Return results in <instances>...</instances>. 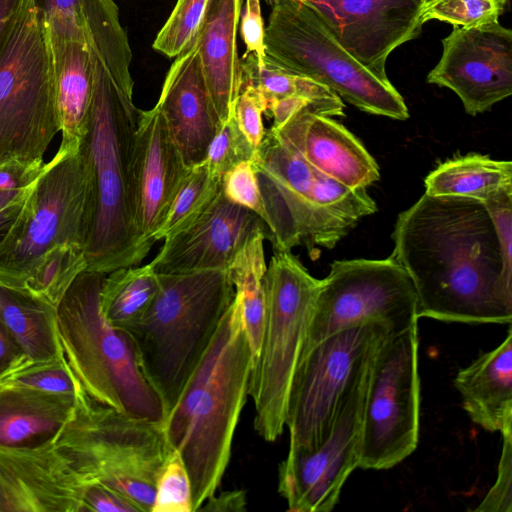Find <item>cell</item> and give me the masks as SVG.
<instances>
[{"mask_svg":"<svg viewBox=\"0 0 512 512\" xmlns=\"http://www.w3.org/2000/svg\"><path fill=\"white\" fill-rule=\"evenodd\" d=\"M391 256L416 291L418 318L510 324L512 268L479 200L423 194L402 211Z\"/></svg>","mask_w":512,"mask_h":512,"instance_id":"obj_1","label":"cell"},{"mask_svg":"<svg viewBox=\"0 0 512 512\" xmlns=\"http://www.w3.org/2000/svg\"><path fill=\"white\" fill-rule=\"evenodd\" d=\"M90 53V52H89ZM93 94L79 145L88 175L84 254L87 270L136 266L150 252L140 227L137 129L140 111L90 53Z\"/></svg>","mask_w":512,"mask_h":512,"instance_id":"obj_2","label":"cell"},{"mask_svg":"<svg viewBox=\"0 0 512 512\" xmlns=\"http://www.w3.org/2000/svg\"><path fill=\"white\" fill-rule=\"evenodd\" d=\"M252 354L233 298L164 421L168 443L187 469L193 512L214 495L228 466L248 396Z\"/></svg>","mask_w":512,"mask_h":512,"instance_id":"obj_3","label":"cell"},{"mask_svg":"<svg viewBox=\"0 0 512 512\" xmlns=\"http://www.w3.org/2000/svg\"><path fill=\"white\" fill-rule=\"evenodd\" d=\"M159 291L126 331L166 417L209 347L234 298L227 269L158 274Z\"/></svg>","mask_w":512,"mask_h":512,"instance_id":"obj_4","label":"cell"},{"mask_svg":"<svg viewBox=\"0 0 512 512\" xmlns=\"http://www.w3.org/2000/svg\"><path fill=\"white\" fill-rule=\"evenodd\" d=\"M105 273L81 272L56 308L66 362L93 401L137 418L164 422L163 404L144 376L135 343L100 306Z\"/></svg>","mask_w":512,"mask_h":512,"instance_id":"obj_5","label":"cell"},{"mask_svg":"<svg viewBox=\"0 0 512 512\" xmlns=\"http://www.w3.org/2000/svg\"><path fill=\"white\" fill-rule=\"evenodd\" d=\"M55 443L86 481L110 487L142 512H151L157 476L172 452L164 422H153L103 406L81 389L71 417Z\"/></svg>","mask_w":512,"mask_h":512,"instance_id":"obj_6","label":"cell"},{"mask_svg":"<svg viewBox=\"0 0 512 512\" xmlns=\"http://www.w3.org/2000/svg\"><path fill=\"white\" fill-rule=\"evenodd\" d=\"M273 251L263 280L262 338L248 388L255 406L254 429L268 442L284 430L291 381L321 286V279L291 251Z\"/></svg>","mask_w":512,"mask_h":512,"instance_id":"obj_7","label":"cell"},{"mask_svg":"<svg viewBox=\"0 0 512 512\" xmlns=\"http://www.w3.org/2000/svg\"><path fill=\"white\" fill-rule=\"evenodd\" d=\"M264 33L266 58L281 69L315 80L359 110L395 120L409 118L393 84L352 56L302 0H271Z\"/></svg>","mask_w":512,"mask_h":512,"instance_id":"obj_8","label":"cell"},{"mask_svg":"<svg viewBox=\"0 0 512 512\" xmlns=\"http://www.w3.org/2000/svg\"><path fill=\"white\" fill-rule=\"evenodd\" d=\"M58 132L48 29L33 1L23 0L0 56V166L43 162Z\"/></svg>","mask_w":512,"mask_h":512,"instance_id":"obj_9","label":"cell"},{"mask_svg":"<svg viewBox=\"0 0 512 512\" xmlns=\"http://www.w3.org/2000/svg\"><path fill=\"white\" fill-rule=\"evenodd\" d=\"M390 333L383 323H360L300 354L286 407L289 449H314L328 437L349 392Z\"/></svg>","mask_w":512,"mask_h":512,"instance_id":"obj_10","label":"cell"},{"mask_svg":"<svg viewBox=\"0 0 512 512\" xmlns=\"http://www.w3.org/2000/svg\"><path fill=\"white\" fill-rule=\"evenodd\" d=\"M88 175L78 149L59 146L0 244V283L21 289L38 260L60 244L84 246Z\"/></svg>","mask_w":512,"mask_h":512,"instance_id":"obj_11","label":"cell"},{"mask_svg":"<svg viewBox=\"0 0 512 512\" xmlns=\"http://www.w3.org/2000/svg\"><path fill=\"white\" fill-rule=\"evenodd\" d=\"M420 379L417 324L390 333L380 344L370 366L365 394L359 465L362 469H389L418 445Z\"/></svg>","mask_w":512,"mask_h":512,"instance_id":"obj_12","label":"cell"},{"mask_svg":"<svg viewBox=\"0 0 512 512\" xmlns=\"http://www.w3.org/2000/svg\"><path fill=\"white\" fill-rule=\"evenodd\" d=\"M418 319L411 278L391 255L381 260H336L321 279L301 353L356 324L380 322L394 334Z\"/></svg>","mask_w":512,"mask_h":512,"instance_id":"obj_13","label":"cell"},{"mask_svg":"<svg viewBox=\"0 0 512 512\" xmlns=\"http://www.w3.org/2000/svg\"><path fill=\"white\" fill-rule=\"evenodd\" d=\"M370 366L349 392L328 437L314 449H289L279 464L278 492L289 511L329 512L338 503L344 483L359 465Z\"/></svg>","mask_w":512,"mask_h":512,"instance_id":"obj_14","label":"cell"},{"mask_svg":"<svg viewBox=\"0 0 512 512\" xmlns=\"http://www.w3.org/2000/svg\"><path fill=\"white\" fill-rule=\"evenodd\" d=\"M427 82L452 90L471 116L512 94V31L499 22L453 27Z\"/></svg>","mask_w":512,"mask_h":512,"instance_id":"obj_15","label":"cell"},{"mask_svg":"<svg viewBox=\"0 0 512 512\" xmlns=\"http://www.w3.org/2000/svg\"><path fill=\"white\" fill-rule=\"evenodd\" d=\"M312 6L338 42L384 82L388 56L422 33L428 0H302Z\"/></svg>","mask_w":512,"mask_h":512,"instance_id":"obj_16","label":"cell"},{"mask_svg":"<svg viewBox=\"0 0 512 512\" xmlns=\"http://www.w3.org/2000/svg\"><path fill=\"white\" fill-rule=\"evenodd\" d=\"M56 446L0 445V512H84L86 483Z\"/></svg>","mask_w":512,"mask_h":512,"instance_id":"obj_17","label":"cell"},{"mask_svg":"<svg viewBox=\"0 0 512 512\" xmlns=\"http://www.w3.org/2000/svg\"><path fill=\"white\" fill-rule=\"evenodd\" d=\"M258 233L271 243L272 233L264 220L228 200L221 190L191 225L164 239L150 265L157 274L227 269L246 242Z\"/></svg>","mask_w":512,"mask_h":512,"instance_id":"obj_18","label":"cell"},{"mask_svg":"<svg viewBox=\"0 0 512 512\" xmlns=\"http://www.w3.org/2000/svg\"><path fill=\"white\" fill-rule=\"evenodd\" d=\"M253 164L272 233L273 250L306 245L314 169L272 128L256 149Z\"/></svg>","mask_w":512,"mask_h":512,"instance_id":"obj_19","label":"cell"},{"mask_svg":"<svg viewBox=\"0 0 512 512\" xmlns=\"http://www.w3.org/2000/svg\"><path fill=\"white\" fill-rule=\"evenodd\" d=\"M155 106L185 164L192 168L203 162L222 123L207 89L196 38L175 57Z\"/></svg>","mask_w":512,"mask_h":512,"instance_id":"obj_20","label":"cell"},{"mask_svg":"<svg viewBox=\"0 0 512 512\" xmlns=\"http://www.w3.org/2000/svg\"><path fill=\"white\" fill-rule=\"evenodd\" d=\"M272 129L313 169L329 178L353 188H366L380 178L378 164L362 142L329 116L303 109Z\"/></svg>","mask_w":512,"mask_h":512,"instance_id":"obj_21","label":"cell"},{"mask_svg":"<svg viewBox=\"0 0 512 512\" xmlns=\"http://www.w3.org/2000/svg\"><path fill=\"white\" fill-rule=\"evenodd\" d=\"M137 143L140 227L144 239L153 246L154 235L190 168L156 106L140 111Z\"/></svg>","mask_w":512,"mask_h":512,"instance_id":"obj_22","label":"cell"},{"mask_svg":"<svg viewBox=\"0 0 512 512\" xmlns=\"http://www.w3.org/2000/svg\"><path fill=\"white\" fill-rule=\"evenodd\" d=\"M242 0H209L196 40L203 75L221 123L234 116L242 90L237 32Z\"/></svg>","mask_w":512,"mask_h":512,"instance_id":"obj_23","label":"cell"},{"mask_svg":"<svg viewBox=\"0 0 512 512\" xmlns=\"http://www.w3.org/2000/svg\"><path fill=\"white\" fill-rule=\"evenodd\" d=\"M463 409L489 432L512 424V331L498 347L485 352L454 378Z\"/></svg>","mask_w":512,"mask_h":512,"instance_id":"obj_24","label":"cell"},{"mask_svg":"<svg viewBox=\"0 0 512 512\" xmlns=\"http://www.w3.org/2000/svg\"><path fill=\"white\" fill-rule=\"evenodd\" d=\"M61 143L78 149L88 125L93 94V70L86 42L49 35Z\"/></svg>","mask_w":512,"mask_h":512,"instance_id":"obj_25","label":"cell"},{"mask_svg":"<svg viewBox=\"0 0 512 512\" xmlns=\"http://www.w3.org/2000/svg\"><path fill=\"white\" fill-rule=\"evenodd\" d=\"M76 396L0 388V445L32 446L54 439L72 415Z\"/></svg>","mask_w":512,"mask_h":512,"instance_id":"obj_26","label":"cell"},{"mask_svg":"<svg viewBox=\"0 0 512 512\" xmlns=\"http://www.w3.org/2000/svg\"><path fill=\"white\" fill-rule=\"evenodd\" d=\"M377 211L366 188H353L314 169L311 215L306 249L311 259L332 249L365 216Z\"/></svg>","mask_w":512,"mask_h":512,"instance_id":"obj_27","label":"cell"},{"mask_svg":"<svg viewBox=\"0 0 512 512\" xmlns=\"http://www.w3.org/2000/svg\"><path fill=\"white\" fill-rule=\"evenodd\" d=\"M0 320L29 362L63 357L56 308L27 292L0 283Z\"/></svg>","mask_w":512,"mask_h":512,"instance_id":"obj_28","label":"cell"},{"mask_svg":"<svg viewBox=\"0 0 512 512\" xmlns=\"http://www.w3.org/2000/svg\"><path fill=\"white\" fill-rule=\"evenodd\" d=\"M425 194L486 202L512 192V162L469 153L440 163L424 181Z\"/></svg>","mask_w":512,"mask_h":512,"instance_id":"obj_29","label":"cell"},{"mask_svg":"<svg viewBox=\"0 0 512 512\" xmlns=\"http://www.w3.org/2000/svg\"><path fill=\"white\" fill-rule=\"evenodd\" d=\"M265 240L262 233L252 236L227 268L251 350L252 364L260 348L265 318Z\"/></svg>","mask_w":512,"mask_h":512,"instance_id":"obj_30","label":"cell"},{"mask_svg":"<svg viewBox=\"0 0 512 512\" xmlns=\"http://www.w3.org/2000/svg\"><path fill=\"white\" fill-rule=\"evenodd\" d=\"M159 285V276L150 263L116 269L103 281L101 310L112 325L125 329L143 316Z\"/></svg>","mask_w":512,"mask_h":512,"instance_id":"obj_31","label":"cell"},{"mask_svg":"<svg viewBox=\"0 0 512 512\" xmlns=\"http://www.w3.org/2000/svg\"><path fill=\"white\" fill-rule=\"evenodd\" d=\"M243 85L253 86L269 101L291 96H300L316 104L326 116H343L342 99L325 85L310 78L285 71L265 58L259 66L254 54L240 58ZM243 87V86H242Z\"/></svg>","mask_w":512,"mask_h":512,"instance_id":"obj_32","label":"cell"},{"mask_svg":"<svg viewBox=\"0 0 512 512\" xmlns=\"http://www.w3.org/2000/svg\"><path fill=\"white\" fill-rule=\"evenodd\" d=\"M86 269L81 245L60 244L38 260L21 290L57 308L71 284Z\"/></svg>","mask_w":512,"mask_h":512,"instance_id":"obj_33","label":"cell"},{"mask_svg":"<svg viewBox=\"0 0 512 512\" xmlns=\"http://www.w3.org/2000/svg\"><path fill=\"white\" fill-rule=\"evenodd\" d=\"M221 191V179L211 173L205 161L190 168L170 209L154 235L168 238L191 225L210 206Z\"/></svg>","mask_w":512,"mask_h":512,"instance_id":"obj_34","label":"cell"},{"mask_svg":"<svg viewBox=\"0 0 512 512\" xmlns=\"http://www.w3.org/2000/svg\"><path fill=\"white\" fill-rule=\"evenodd\" d=\"M1 387H18L74 396L81 390L64 356L43 362L26 360L0 375Z\"/></svg>","mask_w":512,"mask_h":512,"instance_id":"obj_35","label":"cell"},{"mask_svg":"<svg viewBox=\"0 0 512 512\" xmlns=\"http://www.w3.org/2000/svg\"><path fill=\"white\" fill-rule=\"evenodd\" d=\"M509 0H428L422 10L423 24L430 20L453 27L472 28L499 22Z\"/></svg>","mask_w":512,"mask_h":512,"instance_id":"obj_36","label":"cell"},{"mask_svg":"<svg viewBox=\"0 0 512 512\" xmlns=\"http://www.w3.org/2000/svg\"><path fill=\"white\" fill-rule=\"evenodd\" d=\"M208 3L209 0H177L153 48L169 58L184 51L196 38Z\"/></svg>","mask_w":512,"mask_h":512,"instance_id":"obj_37","label":"cell"},{"mask_svg":"<svg viewBox=\"0 0 512 512\" xmlns=\"http://www.w3.org/2000/svg\"><path fill=\"white\" fill-rule=\"evenodd\" d=\"M43 162L26 165L16 161L0 166V244L18 216Z\"/></svg>","mask_w":512,"mask_h":512,"instance_id":"obj_38","label":"cell"},{"mask_svg":"<svg viewBox=\"0 0 512 512\" xmlns=\"http://www.w3.org/2000/svg\"><path fill=\"white\" fill-rule=\"evenodd\" d=\"M151 512H193L190 477L180 454L174 449L157 476Z\"/></svg>","mask_w":512,"mask_h":512,"instance_id":"obj_39","label":"cell"},{"mask_svg":"<svg viewBox=\"0 0 512 512\" xmlns=\"http://www.w3.org/2000/svg\"><path fill=\"white\" fill-rule=\"evenodd\" d=\"M255 153L256 148L249 143L233 116L219 127L208 146L204 161L211 173L222 179L237 164L253 160Z\"/></svg>","mask_w":512,"mask_h":512,"instance_id":"obj_40","label":"cell"},{"mask_svg":"<svg viewBox=\"0 0 512 512\" xmlns=\"http://www.w3.org/2000/svg\"><path fill=\"white\" fill-rule=\"evenodd\" d=\"M221 190L228 200L254 212L267 224V214L252 160L241 162L227 171L221 179Z\"/></svg>","mask_w":512,"mask_h":512,"instance_id":"obj_41","label":"cell"},{"mask_svg":"<svg viewBox=\"0 0 512 512\" xmlns=\"http://www.w3.org/2000/svg\"><path fill=\"white\" fill-rule=\"evenodd\" d=\"M41 12L48 34L61 39L85 41L81 0H32Z\"/></svg>","mask_w":512,"mask_h":512,"instance_id":"obj_42","label":"cell"},{"mask_svg":"<svg viewBox=\"0 0 512 512\" xmlns=\"http://www.w3.org/2000/svg\"><path fill=\"white\" fill-rule=\"evenodd\" d=\"M502 450L494 485L478 504L477 512H511L512 511V424L500 431Z\"/></svg>","mask_w":512,"mask_h":512,"instance_id":"obj_43","label":"cell"},{"mask_svg":"<svg viewBox=\"0 0 512 512\" xmlns=\"http://www.w3.org/2000/svg\"><path fill=\"white\" fill-rule=\"evenodd\" d=\"M265 113L264 97L253 86L243 85L235 104L234 118L244 136L256 149L266 133L263 125V114Z\"/></svg>","mask_w":512,"mask_h":512,"instance_id":"obj_44","label":"cell"},{"mask_svg":"<svg viewBox=\"0 0 512 512\" xmlns=\"http://www.w3.org/2000/svg\"><path fill=\"white\" fill-rule=\"evenodd\" d=\"M84 511L140 512V508L120 492L101 483L89 481L83 491Z\"/></svg>","mask_w":512,"mask_h":512,"instance_id":"obj_45","label":"cell"},{"mask_svg":"<svg viewBox=\"0 0 512 512\" xmlns=\"http://www.w3.org/2000/svg\"><path fill=\"white\" fill-rule=\"evenodd\" d=\"M240 33L246 46L245 54H254L259 66L265 64V26L261 14L260 0H245L244 12L240 16Z\"/></svg>","mask_w":512,"mask_h":512,"instance_id":"obj_46","label":"cell"},{"mask_svg":"<svg viewBox=\"0 0 512 512\" xmlns=\"http://www.w3.org/2000/svg\"><path fill=\"white\" fill-rule=\"evenodd\" d=\"M246 506L244 490H228L209 497L197 511L242 512L246 510Z\"/></svg>","mask_w":512,"mask_h":512,"instance_id":"obj_47","label":"cell"},{"mask_svg":"<svg viewBox=\"0 0 512 512\" xmlns=\"http://www.w3.org/2000/svg\"><path fill=\"white\" fill-rule=\"evenodd\" d=\"M26 360L13 336L0 320V375Z\"/></svg>","mask_w":512,"mask_h":512,"instance_id":"obj_48","label":"cell"},{"mask_svg":"<svg viewBox=\"0 0 512 512\" xmlns=\"http://www.w3.org/2000/svg\"><path fill=\"white\" fill-rule=\"evenodd\" d=\"M23 0H0V56L7 44Z\"/></svg>","mask_w":512,"mask_h":512,"instance_id":"obj_49","label":"cell"},{"mask_svg":"<svg viewBox=\"0 0 512 512\" xmlns=\"http://www.w3.org/2000/svg\"><path fill=\"white\" fill-rule=\"evenodd\" d=\"M268 4H271V0H265Z\"/></svg>","mask_w":512,"mask_h":512,"instance_id":"obj_50","label":"cell"}]
</instances>
